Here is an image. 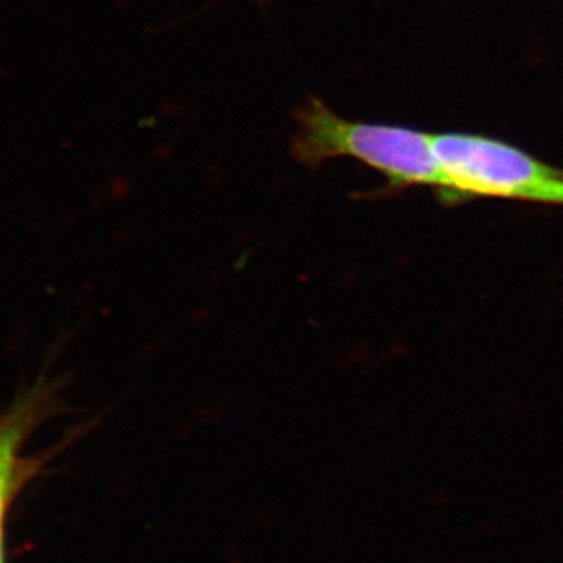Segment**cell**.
Listing matches in <instances>:
<instances>
[{
  "label": "cell",
  "mask_w": 563,
  "mask_h": 563,
  "mask_svg": "<svg viewBox=\"0 0 563 563\" xmlns=\"http://www.w3.org/2000/svg\"><path fill=\"white\" fill-rule=\"evenodd\" d=\"M453 202L503 198L563 207V172L512 144L473 133H432Z\"/></svg>",
  "instance_id": "2"
},
{
  "label": "cell",
  "mask_w": 563,
  "mask_h": 563,
  "mask_svg": "<svg viewBox=\"0 0 563 563\" xmlns=\"http://www.w3.org/2000/svg\"><path fill=\"white\" fill-rule=\"evenodd\" d=\"M41 413L43 398L35 393V396H27L0 418V563H3V517L16 485L20 451Z\"/></svg>",
  "instance_id": "3"
},
{
  "label": "cell",
  "mask_w": 563,
  "mask_h": 563,
  "mask_svg": "<svg viewBox=\"0 0 563 563\" xmlns=\"http://www.w3.org/2000/svg\"><path fill=\"white\" fill-rule=\"evenodd\" d=\"M295 122L290 147L299 165L317 169L335 158H352L384 176L390 190L431 187L443 201L453 202L432 133L346 120L317 98L296 110Z\"/></svg>",
  "instance_id": "1"
}]
</instances>
